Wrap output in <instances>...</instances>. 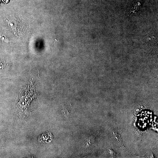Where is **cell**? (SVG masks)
<instances>
[{
  "mask_svg": "<svg viewBox=\"0 0 158 158\" xmlns=\"http://www.w3.org/2000/svg\"><path fill=\"white\" fill-rule=\"evenodd\" d=\"M148 114H150V113H149V112H148Z\"/></svg>",
  "mask_w": 158,
  "mask_h": 158,
  "instance_id": "obj_3",
  "label": "cell"
},
{
  "mask_svg": "<svg viewBox=\"0 0 158 158\" xmlns=\"http://www.w3.org/2000/svg\"><path fill=\"white\" fill-rule=\"evenodd\" d=\"M145 118H147V117H145Z\"/></svg>",
  "mask_w": 158,
  "mask_h": 158,
  "instance_id": "obj_6",
  "label": "cell"
},
{
  "mask_svg": "<svg viewBox=\"0 0 158 158\" xmlns=\"http://www.w3.org/2000/svg\"><path fill=\"white\" fill-rule=\"evenodd\" d=\"M138 125H139V124H138Z\"/></svg>",
  "mask_w": 158,
  "mask_h": 158,
  "instance_id": "obj_5",
  "label": "cell"
},
{
  "mask_svg": "<svg viewBox=\"0 0 158 158\" xmlns=\"http://www.w3.org/2000/svg\"><path fill=\"white\" fill-rule=\"evenodd\" d=\"M143 128H144V127H145L144 126H143Z\"/></svg>",
  "mask_w": 158,
  "mask_h": 158,
  "instance_id": "obj_4",
  "label": "cell"
},
{
  "mask_svg": "<svg viewBox=\"0 0 158 158\" xmlns=\"http://www.w3.org/2000/svg\"><path fill=\"white\" fill-rule=\"evenodd\" d=\"M63 114L65 116V117L66 118L69 117H70V113L67 110H63L62 111Z\"/></svg>",
  "mask_w": 158,
  "mask_h": 158,
  "instance_id": "obj_1",
  "label": "cell"
},
{
  "mask_svg": "<svg viewBox=\"0 0 158 158\" xmlns=\"http://www.w3.org/2000/svg\"><path fill=\"white\" fill-rule=\"evenodd\" d=\"M2 1L5 3H7L8 2L9 0H2Z\"/></svg>",
  "mask_w": 158,
  "mask_h": 158,
  "instance_id": "obj_2",
  "label": "cell"
},
{
  "mask_svg": "<svg viewBox=\"0 0 158 158\" xmlns=\"http://www.w3.org/2000/svg\"><path fill=\"white\" fill-rule=\"evenodd\" d=\"M141 120H142V119H141Z\"/></svg>",
  "mask_w": 158,
  "mask_h": 158,
  "instance_id": "obj_7",
  "label": "cell"
}]
</instances>
